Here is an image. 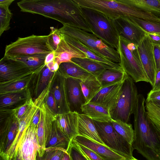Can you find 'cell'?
<instances>
[{
    "instance_id": "obj_19",
    "label": "cell",
    "mask_w": 160,
    "mask_h": 160,
    "mask_svg": "<svg viewBox=\"0 0 160 160\" xmlns=\"http://www.w3.org/2000/svg\"><path fill=\"white\" fill-rule=\"evenodd\" d=\"M80 80L73 78H66L67 97L70 111L82 113L81 107L86 103L80 84Z\"/></svg>"
},
{
    "instance_id": "obj_10",
    "label": "cell",
    "mask_w": 160,
    "mask_h": 160,
    "mask_svg": "<svg viewBox=\"0 0 160 160\" xmlns=\"http://www.w3.org/2000/svg\"><path fill=\"white\" fill-rule=\"evenodd\" d=\"M0 152L8 154L18 133L19 120L11 110H0Z\"/></svg>"
},
{
    "instance_id": "obj_20",
    "label": "cell",
    "mask_w": 160,
    "mask_h": 160,
    "mask_svg": "<svg viewBox=\"0 0 160 160\" xmlns=\"http://www.w3.org/2000/svg\"><path fill=\"white\" fill-rule=\"evenodd\" d=\"M78 114L70 111L55 116V121L57 127L71 142L78 135Z\"/></svg>"
},
{
    "instance_id": "obj_40",
    "label": "cell",
    "mask_w": 160,
    "mask_h": 160,
    "mask_svg": "<svg viewBox=\"0 0 160 160\" xmlns=\"http://www.w3.org/2000/svg\"><path fill=\"white\" fill-rule=\"evenodd\" d=\"M34 101L31 98L19 107L11 110L12 115L19 120L29 108L34 104Z\"/></svg>"
},
{
    "instance_id": "obj_44",
    "label": "cell",
    "mask_w": 160,
    "mask_h": 160,
    "mask_svg": "<svg viewBox=\"0 0 160 160\" xmlns=\"http://www.w3.org/2000/svg\"><path fill=\"white\" fill-rule=\"evenodd\" d=\"M73 141L79 149L92 160H103L100 156L92 150L78 143L74 140Z\"/></svg>"
},
{
    "instance_id": "obj_47",
    "label": "cell",
    "mask_w": 160,
    "mask_h": 160,
    "mask_svg": "<svg viewBox=\"0 0 160 160\" xmlns=\"http://www.w3.org/2000/svg\"><path fill=\"white\" fill-rule=\"evenodd\" d=\"M146 34L153 45H160V35L147 32Z\"/></svg>"
},
{
    "instance_id": "obj_24",
    "label": "cell",
    "mask_w": 160,
    "mask_h": 160,
    "mask_svg": "<svg viewBox=\"0 0 160 160\" xmlns=\"http://www.w3.org/2000/svg\"><path fill=\"white\" fill-rule=\"evenodd\" d=\"M78 135L104 145L100 138L93 120L83 113L78 114Z\"/></svg>"
},
{
    "instance_id": "obj_29",
    "label": "cell",
    "mask_w": 160,
    "mask_h": 160,
    "mask_svg": "<svg viewBox=\"0 0 160 160\" xmlns=\"http://www.w3.org/2000/svg\"><path fill=\"white\" fill-rule=\"evenodd\" d=\"M71 61L96 77L106 69L114 68L108 65L88 58H74Z\"/></svg>"
},
{
    "instance_id": "obj_32",
    "label": "cell",
    "mask_w": 160,
    "mask_h": 160,
    "mask_svg": "<svg viewBox=\"0 0 160 160\" xmlns=\"http://www.w3.org/2000/svg\"><path fill=\"white\" fill-rule=\"evenodd\" d=\"M80 84L86 103L89 102L102 88V86L96 77L81 80Z\"/></svg>"
},
{
    "instance_id": "obj_38",
    "label": "cell",
    "mask_w": 160,
    "mask_h": 160,
    "mask_svg": "<svg viewBox=\"0 0 160 160\" xmlns=\"http://www.w3.org/2000/svg\"><path fill=\"white\" fill-rule=\"evenodd\" d=\"M10 5L0 4V36L10 28V22L12 13L9 9Z\"/></svg>"
},
{
    "instance_id": "obj_5",
    "label": "cell",
    "mask_w": 160,
    "mask_h": 160,
    "mask_svg": "<svg viewBox=\"0 0 160 160\" xmlns=\"http://www.w3.org/2000/svg\"><path fill=\"white\" fill-rule=\"evenodd\" d=\"M137 46L119 36L116 49L120 59L119 64L134 82H149L140 58Z\"/></svg>"
},
{
    "instance_id": "obj_3",
    "label": "cell",
    "mask_w": 160,
    "mask_h": 160,
    "mask_svg": "<svg viewBox=\"0 0 160 160\" xmlns=\"http://www.w3.org/2000/svg\"><path fill=\"white\" fill-rule=\"evenodd\" d=\"M74 0L81 7L98 12L113 21L120 17H127L160 21V18L133 7L128 0Z\"/></svg>"
},
{
    "instance_id": "obj_34",
    "label": "cell",
    "mask_w": 160,
    "mask_h": 160,
    "mask_svg": "<svg viewBox=\"0 0 160 160\" xmlns=\"http://www.w3.org/2000/svg\"><path fill=\"white\" fill-rule=\"evenodd\" d=\"M132 6L160 17V0H128Z\"/></svg>"
},
{
    "instance_id": "obj_53",
    "label": "cell",
    "mask_w": 160,
    "mask_h": 160,
    "mask_svg": "<svg viewBox=\"0 0 160 160\" xmlns=\"http://www.w3.org/2000/svg\"><path fill=\"white\" fill-rule=\"evenodd\" d=\"M10 160H22L17 154L15 152L12 158Z\"/></svg>"
},
{
    "instance_id": "obj_18",
    "label": "cell",
    "mask_w": 160,
    "mask_h": 160,
    "mask_svg": "<svg viewBox=\"0 0 160 160\" xmlns=\"http://www.w3.org/2000/svg\"><path fill=\"white\" fill-rule=\"evenodd\" d=\"M123 82L102 88L89 102L99 105L111 110L116 106Z\"/></svg>"
},
{
    "instance_id": "obj_45",
    "label": "cell",
    "mask_w": 160,
    "mask_h": 160,
    "mask_svg": "<svg viewBox=\"0 0 160 160\" xmlns=\"http://www.w3.org/2000/svg\"><path fill=\"white\" fill-rule=\"evenodd\" d=\"M160 101V89L156 90H151L148 94L145 102Z\"/></svg>"
},
{
    "instance_id": "obj_12",
    "label": "cell",
    "mask_w": 160,
    "mask_h": 160,
    "mask_svg": "<svg viewBox=\"0 0 160 160\" xmlns=\"http://www.w3.org/2000/svg\"><path fill=\"white\" fill-rule=\"evenodd\" d=\"M33 72L21 61L4 56L0 60V83L13 80Z\"/></svg>"
},
{
    "instance_id": "obj_52",
    "label": "cell",
    "mask_w": 160,
    "mask_h": 160,
    "mask_svg": "<svg viewBox=\"0 0 160 160\" xmlns=\"http://www.w3.org/2000/svg\"><path fill=\"white\" fill-rule=\"evenodd\" d=\"M0 160H9V155L5 153L0 152Z\"/></svg>"
},
{
    "instance_id": "obj_55",
    "label": "cell",
    "mask_w": 160,
    "mask_h": 160,
    "mask_svg": "<svg viewBox=\"0 0 160 160\" xmlns=\"http://www.w3.org/2000/svg\"><path fill=\"white\" fill-rule=\"evenodd\" d=\"M125 160H138L135 158H134L133 157L129 158H126Z\"/></svg>"
},
{
    "instance_id": "obj_13",
    "label": "cell",
    "mask_w": 160,
    "mask_h": 160,
    "mask_svg": "<svg viewBox=\"0 0 160 160\" xmlns=\"http://www.w3.org/2000/svg\"><path fill=\"white\" fill-rule=\"evenodd\" d=\"M113 22L118 36L137 45L146 36V32L128 17H120L113 20Z\"/></svg>"
},
{
    "instance_id": "obj_25",
    "label": "cell",
    "mask_w": 160,
    "mask_h": 160,
    "mask_svg": "<svg viewBox=\"0 0 160 160\" xmlns=\"http://www.w3.org/2000/svg\"><path fill=\"white\" fill-rule=\"evenodd\" d=\"M81 109L82 113L94 120L108 122L112 119L109 109L97 104L86 103L82 106Z\"/></svg>"
},
{
    "instance_id": "obj_22",
    "label": "cell",
    "mask_w": 160,
    "mask_h": 160,
    "mask_svg": "<svg viewBox=\"0 0 160 160\" xmlns=\"http://www.w3.org/2000/svg\"><path fill=\"white\" fill-rule=\"evenodd\" d=\"M31 98L28 88L19 91L0 94V110H12Z\"/></svg>"
},
{
    "instance_id": "obj_14",
    "label": "cell",
    "mask_w": 160,
    "mask_h": 160,
    "mask_svg": "<svg viewBox=\"0 0 160 160\" xmlns=\"http://www.w3.org/2000/svg\"><path fill=\"white\" fill-rule=\"evenodd\" d=\"M143 68L152 87L155 82L156 66L153 46L146 36L137 46Z\"/></svg>"
},
{
    "instance_id": "obj_35",
    "label": "cell",
    "mask_w": 160,
    "mask_h": 160,
    "mask_svg": "<svg viewBox=\"0 0 160 160\" xmlns=\"http://www.w3.org/2000/svg\"><path fill=\"white\" fill-rule=\"evenodd\" d=\"M110 122L117 132L132 145L134 136V130L132 125L119 120L112 119Z\"/></svg>"
},
{
    "instance_id": "obj_36",
    "label": "cell",
    "mask_w": 160,
    "mask_h": 160,
    "mask_svg": "<svg viewBox=\"0 0 160 160\" xmlns=\"http://www.w3.org/2000/svg\"><path fill=\"white\" fill-rule=\"evenodd\" d=\"M129 18L135 24L146 32L160 35V21L148 20L134 17Z\"/></svg>"
},
{
    "instance_id": "obj_7",
    "label": "cell",
    "mask_w": 160,
    "mask_h": 160,
    "mask_svg": "<svg viewBox=\"0 0 160 160\" xmlns=\"http://www.w3.org/2000/svg\"><path fill=\"white\" fill-rule=\"evenodd\" d=\"M49 34H32L24 38H18L16 41L6 46L4 56L12 58L36 54H48L53 52L49 44Z\"/></svg>"
},
{
    "instance_id": "obj_42",
    "label": "cell",
    "mask_w": 160,
    "mask_h": 160,
    "mask_svg": "<svg viewBox=\"0 0 160 160\" xmlns=\"http://www.w3.org/2000/svg\"><path fill=\"white\" fill-rule=\"evenodd\" d=\"M72 160H87L85 155L79 149L72 140L67 151Z\"/></svg>"
},
{
    "instance_id": "obj_31",
    "label": "cell",
    "mask_w": 160,
    "mask_h": 160,
    "mask_svg": "<svg viewBox=\"0 0 160 160\" xmlns=\"http://www.w3.org/2000/svg\"><path fill=\"white\" fill-rule=\"evenodd\" d=\"M55 120L46 148H60L67 151L71 142L58 128Z\"/></svg>"
},
{
    "instance_id": "obj_4",
    "label": "cell",
    "mask_w": 160,
    "mask_h": 160,
    "mask_svg": "<svg viewBox=\"0 0 160 160\" xmlns=\"http://www.w3.org/2000/svg\"><path fill=\"white\" fill-rule=\"evenodd\" d=\"M58 30L60 33L78 40L98 55L113 62H120L119 56L117 51L105 43L93 33L66 25H63Z\"/></svg>"
},
{
    "instance_id": "obj_46",
    "label": "cell",
    "mask_w": 160,
    "mask_h": 160,
    "mask_svg": "<svg viewBox=\"0 0 160 160\" xmlns=\"http://www.w3.org/2000/svg\"><path fill=\"white\" fill-rule=\"evenodd\" d=\"M153 46L156 69H160V45Z\"/></svg>"
},
{
    "instance_id": "obj_16",
    "label": "cell",
    "mask_w": 160,
    "mask_h": 160,
    "mask_svg": "<svg viewBox=\"0 0 160 160\" xmlns=\"http://www.w3.org/2000/svg\"><path fill=\"white\" fill-rule=\"evenodd\" d=\"M50 90L55 98L58 114L70 111L68 101L66 78L58 70L51 81Z\"/></svg>"
},
{
    "instance_id": "obj_9",
    "label": "cell",
    "mask_w": 160,
    "mask_h": 160,
    "mask_svg": "<svg viewBox=\"0 0 160 160\" xmlns=\"http://www.w3.org/2000/svg\"><path fill=\"white\" fill-rule=\"evenodd\" d=\"M93 121L99 136L105 145L126 158L133 157L132 145L117 132L110 121Z\"/></svg>"
},
{
    "instance_id": "obj_33",
    "label": "cell",
    "mask_w": 160,
    "mask_h": 160,
    "mask_svg": "<svg viewBox=\"0 0 160 160\" xmlns=\"http://www.w3.org/2000/svg\"><path fill=\"white\" fill-rule=\"evenodd\" d=\"M47 54H36L9 58L24 63L34 72L46 65L45 61Z\"/></svg>"
},
{
    "instance_id": "obj_41",
    "label": "cell",
    "mask_w": 160,
    "mask_h": 160,
    "mask_svg": "<svg viewBox=\"0 0 160 160\" xmlns=\"http://www.w3.org/2000/svg\"><path fill=\"white\" fill-rule=\"evenodd\" d=\"M51 29L49 34L48 42L50 47L55 52L61 41L62 36L58 29L52 27Z\"/></svg>"
},
{
    "instance_id": "obj_49",
    "label": "cell",
    "mask_w": 160,
    "mask_h": 160,
    "mask_svg": "<svg viewBox=\"0 0 160 160\" xmlns=\"http://www.w3.org/2000/svg\"><path fill=\"white\" fill-rule=\"evenodd\" d=\"M40 108L37 110L33 116L31 123L35 126H37L40 119Z\"/></svg>"
},
{
    "instance_id": "obj_2",
    "label": "cell",
    "mask_w": 160,
    "mask_h": 160,
    "mask_svg": "<svg viewBox=\"0 0 160 160\" xmlns=\"http://www.w3.org/2000/svg\"><path fill=\"white\" fill-rule=\"evenodd\" d=\"M144 96L138 94L134 115V149L148 160H160V128L148 117Z\"/></svg>"
},
{
    "instance_id": "obj_39",
    "label": "cell",
    "mask_w": 160,
    "mask_h": 160,
    "mask_svg": "<svg viewBox=\"0 0 160 160\" xmlns=\"http://www.w3.org/2000/svg\"><path fill=\"white\" fill-rule=\"evenodd\" d=\"M145 103V109L148 117L157 127L160 128V108L152 102Z\"/></svg>"
},
{
    "instance_id": "obj_50",
    "label": "cell",
    "mask_w": 160,
    "mask_h": 160,
    "mask_svg": "<svg viewBox=\"0 0 160 160\" xmlns=\"http://www.w3.org/2000/svg\"><path fill=\"white\" fill-rule=\"evenodd\" d=\"M55 58V52L48 53L46 55L45 61V64L46 65L54 60Z\"/></svg>"
},
{
    "instance_id": "obj_26",
    "label": "cell",
    "mask_w": 160,
    "mask_h": 160,
    "mask_svg": "<svg viewBox=\"0 0 160 160\" xmlns=\"http://www.w3.org/2000/svg\"><path fill=\"white\" fill-rule=\"evenodd\" d=\"M58 71L66 78L71 77L84 80L94 76L72 62L61 63Z\"/></svg>"
},
{
    "instance_id": "obj_37",
    "label": "cell",
    "mask_w": 160,
    "mask_h": 160,
    "mask_svg": "<svg viewBox=\"0 0 160 160\" xmlns=\"http://www.w3.org/2000/svg\"><path fill=\"white\" fill-rule=\"evenodd\" d=\"M67 150L60 148H46L43 152L37 153L36 160H61Z\"/></svg>"
},
{
    "instance_id": "obj_1",
    "label": "cell",
    "mask_w": 160,
    "mask_h": 160,
    "mask_svg": "<svg viewBox=\"0 0 160 160\" xmlns=\"http://www.w3.org/2000/svg\"><path fill=\"white\" fill-rule=\"evenodd\" d=\"M22 12L38 14L92 33L81 9L74 0H22L17 3Z\"/></svg>"
},
{
    "instance_id": "obj_27",
    "label": "cell",
    "mask_w": 160,
    "mask_h": 160,
    "mask_svg": "<svg viewBox=\"0 0 160 160\" xmlns=\"http://www.w3.org/2000/svg\"><path fill=\"white\" fill-rule=\"evenodd\" d=\"M128 75L122 69L111 68L104 71L96 78L102 88L123 82Z\"/></svg>"
},
{
    "instance_id": "obj_48",
    "label": "cell",
    "mask_w": 160,
    "mask_h": 160,
    "mask_svg": "<svg viewBox=\"0 0 160 160\" xmlns=\"http://www.w3.org/2000/svg\"><path fill=\"white\" fill-rule=\"evenodd\" d=\"M160 89V69H156L154 84L152 90H156Z\"/></svg>"
},
{
    "instance_id": "obj_23",
    "label": "cell",
    "mask_w": 160,
    "mask_h": 160,
    "mask_svg": "<svg viewBox=\"0 0 160 160\" xmlns=\"http://www.w3.org/2000/svg\"><path fill=\"white\" fill-rule=\"evenodd\" d=\"M61 33V40L55 52V61L60 65L63 62H72L71 60L74 58H88L83 52L66 42Z\"/></svg>"
},
{
    "instance_id": "obj_15",
    "label": "cell",
    "mask_w": 160,
    "mask_h": 160,
    "mask_svg": "<svg viewBox=\"0 0 160 160\" xmlns=\"http://www.w3.org/2000/svg\"><path fill=\"white\" fill-rule=\"evenodd\" d=\"M40 117L37 127V134L40 151H45L51 134L55 116L49 109L44 102L40 108Z\"/></svg>"
},
{
    "instance_id": "obj_21",
    "label": "cell",
    "mask_w": 160,
    "mask_h": 160,
    "mask_svg": "<svg viewBox=\"0 0 160 160\" xmlns=\"http://www.w3.org/2000/svg\"><path fill=\"white\" fill-rule=\"evenodd\" d=\"M73 140L93 150L103 160H125L126 159L105 145L84 137L78 135Z\"/></svg>"
},
{
    "instance_id": "obj_11",
    "label": "cell",
    "mask_w": 160,
    "mask_h": 160,
    "mask_svg": "<svg viewBox=\"0 0 160 160\" xmlns=\"http://www.w3.org/2000/svg\"><path fill=\"white\" fill-rule=\"evenodd\" d=\"M37 127L31 123L22 135L15 152L22 160H36L40 149L37 134Z\"/></svg>"
},
{
    "instance_id": "obj_54",
    "label": "cell",
    "mask_w": 160,
    "mask_h": 160,
    "mask_svg": "<svg viewBox=\"0 0 160 160\" xmlns=\"http://www.w3.org/2000/svg\"><path fill=\"white\" fill-rule=\"evenodd\" d=\"M159 108H160V101H157L151 102Z\"/></svg>"
},
{
    "instance_id": "obj_30",
    "label": "cell",
    "mask_w": 160,
    "mask_h": 160,
    "mask_svg": "<svg viewBox=\"0 0 160 160\" xmlns=\"http://www.w3.org/2000/svg\"><path fill=\"white\" fill-rule=\"evenodd\" d=\"M33 72L6 82L0 83V94L18 92L27 88Z\"/></svg>"
},
{
    "instance_id": "obj_17",
    "label": "cell",
    "mask_w": 160,
    "mask_h": 160,
    "mask_svg": "<svg viewBox=\"0 0 160 160\" xmlns=\"http://www.w3.org/2000/svg\"><path fill=\"white\" fill-rule=\"evenodd\" d=\"M55 72L52 71L46 65L33 72L28 88L34 101L48 87Z\"/></svg>"
},
{
    "instance_id": "obj_43",
    "label": "cell",
    "mask_w": 160,
    "mask_h": 160,
    "mask_svg": "<svg viewBox=\"0 0 160 160\" xmlns=\"http://www.w3.org/2000/svg\"><path fill=\"white\" fill-rule=\"evenodd\" d=\"M44 103L54 114H58L56 101L53 93L50 90L45 98Z\"/></svg>"
},
{
    "instance_id": "obj_6",
    "label": "cell",
    "mask_w": 160,
    "mask_h": 160,
    "mask_svg": "<svg viewBox=\"0 0 160 160\" xmlns=\"http://www.w3.org/2000/svg\"><path fill=\"white\" fill-rule=\"evenodd\" d=\"M81 9L92 33L107 44L116 49L119 36L113 21L93 10L82 7Z\"/></svg>"
},
{
    "instance_id": "obj_28",
    "label": "cell",
    "mask_w": 160,
    "mask_h": 160,
    "mask_svg": "<svg viewBox=\"0 0 160 160\" xmlns=\"http://www.w3.org/2000/svg\"><path fill=\"white\" fill-rule=\"evenodd\" d=\"M64 40L83 52L88 58L102 62L111 66L114 69H121L118 63L113 62L108 59L101 57L95 53L78 40L68 35L61 33Z\"/></svg>"
},
{
    "instance_id": "obj_51",
    "label": "cell",
    "mask_w": 160,
    "mask_h": 160,
    "mask_svg": "<svg viewBox=\"0 0 160 160\" xmlns=\"http://www.w3.org/2000/svg\"><path fill=\"white\" fill-rule=\"evenodd\" d=\"M61 160H72V159L68 152L67 151H66L64 152Z\"/></svg>"
},
{
    "instance_id": "obj_8",
    "label": "cell",
    "mask_w": 160,
    "mask_h": 160,
    "mask_svg": "<svg viewBox=\"0 0 160 160\" xmlns=\"http://www.w3.org/2000/svg\"><path fill=\"white\" fill-rule=\"evenodd\" d=\"M138 95L134 81L128 75L123 83L116 106L110 111L112 118L128 123L135 110Z\"/></svg>"
},
{
    "instance_id": "obj_56",
    "label": "cell",
    "mask_w": 160,
    "mask_h": 160,
    "mask_svg": "<svg viewBox=\"0 0 160 160\" xmlns=\"http://www.w3.org/2000/svg\"><path fill=\"white\" fill-rule=\"evenodd\" d=\"M82 152V151H81ZM83 153V152H82ZM84 154V153H83ZM84 155H85L86 158L87 159V160H92L91 159H90L89 157H88V156H87L86 155H85L84 154Z\"/></svg>"
}]
</instances>
